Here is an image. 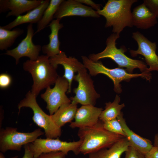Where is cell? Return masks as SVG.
<instances>
[{
  "label": "cell",
  "mask_w": 158,
  "mask_h": 158,
  "mask_svg": "<svg viewBox=\"0 0 158 158\" xmlns=\"http://www.w3.org/2000/svg\"><path fill=\"white\" fill-rule=\"evenodd\" d=\"M78 135L82 141L79 152L84 154L109 148L125 137L106 130L104 127L103 122L99 120L93 126L79 128Z\"/></svg>",
  "instance_id": "obj_1"
},
{
  "label": "cell",
  "mask_w": 158,
  "mask_h": 158,
  "mask_svg": "<svg viewBox=\"0 0 158 158\" xmlns=\"http://www.w3.org/2000/svg\"><path fill=\"white\" fill-rule=\"evenodd\" d=\"M137 0H109L102 9L97 11L106 19L105 28L113 27L112 32L120 34L126 27L133 25L131 7Z\"/></svg>",
  "instance_id": "obj_2"
},
{
  "label": "cell",
  "mask_w": 158,
  "mask_h": 158,
  "mask_svg": "<svg viewBox=\"0 0 158 158\" xmlns=\"http://www.w3.org/2000/svg\"><path fill=\"white\" fill-rule=\"evenodd\" d=\"M46 55L40 56L35 60H27L23 64V69L30 73L33 80L31 92L36 97L44 89L54 85L59 75L56 69Z\"/></svg>",
  "instance_id": "obj_3"
},
{
  "label": "cell",
  "mask_w": 158,
  "mask_h": 158,
  "mask_svg": "<svg viewBox=\"0 0 158 158\" xmlns=\"http://www.w3.org/2000/svg\"><path fill=\"white\" fill-rule=\"evenodd\" d=\"M120 37V34L113 33L107 39L106 47L101 52L90 54L89 59L96 62L101 59L109 58L114 61L120 68H125L129 73H133L134 70L139 68L142 73H150L147 71V65L142 61L134 59L127 56L125 53L127 49L124 46L118 49L116 46V41Z\"/></svg>",
  "instance_id": "obj_4"
},
{
  "label": "cell",
  "mask_w": 158,
  "mask_h": 158,
  "mask_svg": "<svg viewBox=\"0 0 158 158\" xmlns=\"http://www.w3.org/2000/svg\"><path fill=\"white\" fill-rule=\"evenodd\" d=\"M83 63L85 68L88 69L91 76H95L99 74L107 76L113 81L114 84V91L117 93L121 92V86L120 84L122 81L128 82L131 79L140 77L150 81L152 79V74L142 73L140 74H132L128 73L122 68H109L105 66L100 61H93L86 56H81Z\"/></svg>",
  "instance_id": "obj_5"
},
{
  "label": "cell",
  "mask_w": 158,
  "mask_h": 158,
  "mask_svg": "<svg viewBox=\"0 0 158 158\" xmlns=\"http://www.w3.org/2000/svg\"><path fill=\"white\" fill-rule=\"evenodd\" d=\"M36 97L31 91H29L26 94L25 97L18 104V114L22 107L31 108L33 112L32 119L34 122L44 130L46 138H59L61 134V128L58 126L54 122L51 115L47 114L42 109L37 102Z\"/></svg>",
  "instance_id": "obj_6"
},
{
  "label": "cell",
  "mask_w": 158,
  "mask_h": 158,
  "mask_svg": "<svg viewBox=\"0 0 158 158\" xmlns=\"http://www.w3.org/2000/svg\"><path fill=\"white\" fill-rule=\"evenodd\" d=\"M44 133L40 128L28 133L19 132L17 129L11 127L0 130V151L5 153L8 150L20 151L23 146L34 141Z\"/></svg>",
  "instance_id": "obj_7"
},
{
  "label": "cell",
  "mask_w": 158,
  "mask_h": 158,
  "mask_svg": "<svg viewBox=\"0 0 158 158\" xmlns=\"http://www.w3.org/2000/svg\"><path fill=\"white\" fill-rule=\"evenodd\" d=\"M73 80L78 82V85L73 89L75 95L70 97L71 102L82 105L95 106L100 95L96 91L94 81L88 73L87 69L85 68L78 71L75 75Z\"/></svg>",
  "instance_id": "obj_8"
},
{
  "label": "cell",
  "mask_w": 158,
  "mask_h": 158,
  "mask_svg": "<svg viewBox=\"0 0 158 158\" xmlns=\"http://www.w3.org/2000/svg\"><path fill=\"white\" fill-rule=\"evenodd\" d=\"M82 141L67 142L56 138H37L33 142L29 144L30 150L34 158H37L43 153L55 152H62L68 154L72 151L75 154H79V151Z\"/></svg>",
  "instance_id": "obj_9"
},
{
  "label": "cell",
  "mask_w": 158,
  "mask_h": 158,
  "mask_svg": "<svg viewBox=\"0 0 158 158\" xmlns=\"http://www.w3.org/2000/svg\"><path fill=\"white\" fill-rule=\"evenodd\" d=\"M54 87L46 89L41 95V98L47 103L46 109L50 115L53 114L62 105L71 101L66 95L69 89V83L64 77L59 75Z\"/></svg>",
  "instance_id": "obj_10"
},
{
  "label": "cell",
  "mask_w": 158,
  "mask_h": 158,
  "mask_svg": "<svg viewBox=\"0 0 158 158\" xmlns=\"http://www.w3.org/2000/svg\"><path fill=\"white\" fill-rule=\"evenodd\" d=\"M132 37L137 42L138 48L136 50H130L131 56L135 57L138 54L143 56L146 65L149 66L147 72L157 71L158 72V56L156 53V43L149 40L139 31L133 32Z\"/></svg>",
  "instance_id": "obj_11"
},
{
  "label": "cell",
  "mask_w": 158,
  "mask_h": 158,
  "mask_svg": "<svg viewBox=\"0 0 158 158\" xmlns=\"http://www.w3.org/2000/svg\"><path fill=\"white\" fill-rule=\"evenodd\" d=\"M27 29L25 37L17 46L2 54L13 57L16 60V65L18 64L20 59L23 57H27L31 60H36L40 56V52L42 50V47L41 45H35L32 42V38L35 34L32 24H30Z\"/></svg>",
  "instance_id": "obj_12"
},
{
  "label": "cell",
  "mask_w": 158,
  "mask_h": 158,
  "mask_svg": "<svg viewBox=\"0 0 158 158\" xmlns=\"http://www.w3.org/2000/svg\"><path fill=\"white\" fill-rule=\"evenodd\" d=\"M75 16L96 18L100 17L97 11L84 5L77 0H63L55 13L54 18L61 20L65 17Z\"/></svg>",
  "instance_id": "obj_13"
},
{
  "label": "cell",
  "mask_w": 158,
  "mask_h": 158,
  "mask_svg": "<svg viewBox=\"0 0 158 158\" xmlns=\"http://www.w3.org/2000/svg\"><path fill=\"white\" fill-rule=\"evenodd\" d=\"M49 60L50 63L56 68L59 65L63 66L64 69L63 77L68 80L69 83V89L67 92L71 93L75 73L85 68L84 65L74 57H68L65 53L62 51L49 58Z\"/></svg>",
  "instance_id": "obj_14"
},
{
  "label": "cell",
  "mask_w": 158,
  "mask_h": 158,
  "mask_svg": "<svg viewBox=\"0 0 158 158\" xmlns=\"http://www.w3.org/2000/svg\"><path fill=\"white\" fill-rule=\"evenodd\" d=\"M103 110L102 108L92 105H82L78 108L75 121L71 123L69 126L72 128L93 126L97 123L100 115Z\"/></svg>",
  "instance_id": "obj_15"
},
{
  "label": "cell",
  "mask_w": 158,
  "mask_h": 158,
  "mask_svg": "<svg viewBox=\"0 0 158 158\" xmlns=\"http://www.w3.org/2000/svg\"><path fill=\"white\" fill-rule=\"evenodd\" d=\"M44 0H0V13L10 10L6 17H16L25 12L33 9L40 5Z\"/></svg>",
  "instance_id": "obj_16"
},
{
  "label": "cell",
  "mask_w": 158,
  "mask_h": 158,
  "mask_svg": "<svg viewBox=\"0 0 158 158\" xmlns=\"http://www.w3.org/2000/svg\"><path fill=\"white\" fill-rule=\"evenodd\" d=\"M117 118L122 127L130 146L144 155L152 149L153 146L150 140L141 137L131 130L123 118L122 113Z\"/></svg>",
  "instance_id": "obj_17"
},
{
  "label": "cell",
  "mask_w": 158,
  "mask_h": 158,
  "mask_svg": "<svg viewBox=\"0 0 158 158\" xmlns=\"http://www.w3.org/2000/svg\"><path fill=\"white\" fill-rule=\"evenodd\" d=\"M133 25L137 28L147 29L157 23V18L144 3L137 6L132 12Z\"/></svg>",
  "instance_id": "obj_18"
},
{
  "label": "cell",
  "mask_w": 158,
  "mask_h": 158,
  "mask_svg": "<svg viewBox=\"0 0 158 158\" xmlns=\"http://www.w3.org/2000/svg\"><path fill=\"white\" fill-rule=\"evenodd\" d=\"M50 1L44 0L42 3L36 8L28 11L24 15L17 17L13 21L2 27L6 29L11 30L14 27L23 24L38 23L48 6Z\"/></svg>",
  "instance_id": "obj_19"
},
{
  "label": "cell",
  "mask_w": 158,
  "mask_h": 158,
  "mask_svg": "<svg viewBox=\"0 0 158 158\" xmlns=\"http://www.w3.org/2000/svg\"><path fill=\"white\" fill-rule=\"evenodd\" d=\"M61 19L53 20L48 25L51 30V33L49 35V42L42 47L43 53L49 57H53L59 54L62 51L60 49V45L58 36L59 30L63 27V24L60 23Z\"/></svg>",
  "instance_id": "obj_20"
},
{
  "label": "cell",
  "mask_w": 158,
  "mask_h": 158,
  "mask_svg": "<svg viewBox=\"0 0 158 158\" xmlns=\"http://www.w3.org/2000/svg\"><path fill=\"white\" fill-rule=\"evenodd\" d=\"M130 146L126 137L117 141L110 147L102 149L89 154V158H120Z\"/></svg>",
  "instance_id": "obj_21"
},
{
  "label": "cell",
  "mask_w": 158,
  "mask_h": 158,
  "mask_svg": "<svg viewBox=\"0 0 158 158\" xmlns=\"http://www.w3.org/2000/svg\"><path fill=\"white\" fill-rule=\"evenodd\" d=\"M78 109L77 104L71 102L66 103L61 106L51 116L55 124L61 128L66 123L72 122Z\"/></svg>",
  "instance_id": "obj_22"
},
{
  "label": "cell",
  "mask_w": 158,
  "mask_h": 158,
  "mask_svg": "<svg viewBox=\"0 0 158 158\" xmlns=\"http://www.w3.org/2000/svg\"><path fill=\"white\" fill-rule=\"evenodd\" d=\"M120 102V98L117 95L112 102H106L105 109L100 115L99 120L104 122L117 118L122 113L121 110L125 106L124 103L119 104Z\"/></svg>",
  "instance_id": "obj_23"
},
{
  "label": "cell",
  "mask_w": 158,
  "mask_h": 158,
  "mask_svg": "<svg viewBox=\"0 0 158 158\" xmlns=\"http://www.w3.org/2000/svg\"><path fill=\"white\" fill-rule=\"evenodd\" d=\"M63 0H51L49 4L44 11L42 16L38 23L37 30L35 34L40 32L48 26L53 20L54 15Z\"/></svg>",
  "instance_id": "obj_24"
},
{
  "label": "cell",
  "mask_w": 158,
  "mask_h": 158,
  "mask_svg": "<svg viewBox=\"0 0 158 158\" xmlns=\"http://www.w3.org/2000/svg\"><path fill=\"white\" fill-rule=\"evenodd\" d=\"M24 32L23 29L16 28L11 30L0 26V49L6 50L11 46L16 40Z\"/></svg>",
  "instance_id": "obj_25"
},
{
  "label": "cell",
  "mask_w": 158,
  "mask_h": 158,
  "mask_svg": "<svg viewBox=\"0 0 158 158\" xmlns=\"http://www.w3.org/2000/svg\"><path fill=\"white\" fill-rule=\"evenodd\" d=\"M103 124L104 127L107 130L125 137L122 127L117 118L103 122Z\"/></svg>",
  "instance_id": "obj_26"
},
{
  "label": "cell",
  "mask_w": 158,
  "mask_h": 158,
  "mask_svg": "<svg viewBox=\"0 0 158 158\" xmlns=\"http://www.w3.org/2000/svg\"><path fill=\"white\" fill-rule=\"evenodd\" d=\"M143 3L158 18V0H144Z\"/></svg>",
  "instance_id": "obj_27"
},
{
  "label": "cell",
  "mask_w": 158,
  "mask_h": 158,
  "mask_svg": "<svg viewBox=\"0 0 158 158\" xmlns=\"http://www.w3.org/2000/svg\"><path fill=\"white\" fill-rule=\"evenodd\" d=\"M12 79L11 76L6 73H2L0 75V87L4 89L9 87L11 84Z\"/></svg>",
  "instance_id": "obj_28"
},
{
  "label": "cell",
  "mask_w": 158,
  "mask_h": 158,
  "mask_svg": "<svg viewBox=\"0 0 158 158\" xmlns=\"http://www.w3.org/2000/svg\"><path fill=\"white\" fill-rule=\"evenodd\" d=\"M125 153V158H145L144 155L131 146L129 147Z\"/></svg>",
  "instance_id": "obj_29"
},
{
  "label": "cell",
  "mask_w": 158,
  "mask_h": 158,
  "mask_svg": "<svg viewBox=\"0 0 158 158\" xmlns=\"http://www.w3.org/2000/svg\"><path fill=\"white\" fill-rule=\"evenodd\" d=\"M67 154L62 152H51L42 154L37 158H64Z\"/></svg>",
  "instance_id": "obj_30"
},
{
  "label": "cell",
  "mask_w": 158,
  "mask_h": 158,
  "mask_svg": "<svg viewBox=\"0 0 158 158\" xmlns=\"http://www.w3.org/2000/svg\"><path fill=\"white\" fill-rule=\"evenodd\" d=\"M78 1L82 4H84L91 6L93 9H95L96 11L100 10L101 5L97 4L91 0H77Z\"/></svg>",
  "instance_id": "obj_31"
},
{
  "label": "cell",
  "mask_w": 158,
  "mask_h": 158,
  "mask_svg": "<svg viewBox=\"0 0 158 158\" xmlns=\"http://www.w3.org/2000/svg\"><path fill=\"white\" fill-rule=\"evenodd\" d=\"M144 155L145 158H158V147L153 146Z\"/></svg>",
  "instance_id": "obj_32"
},
{
  "label": "cell",
  "mask_w": 158,
  "mask_h": 158,
  "mask_svg": "<svg viewBox=\"0 0 158 158\" xmlns=\"http://www.w3.org/2000/svg\"><path fill=\"white\" fill-rule=\"evenodd\" d=\"M24 149V153L22 158H34L33 154L30 150L29 144L23 146Z\"/></svg>",
  "instance_id": "obj_33"
},
{
  "label": "cell",
  "mask_w": 158,
  "mask_h": 158,
  "mask_svg": "<svg viewBox=\"0 0 158 158\" xmlns=\"http://www.w3.org/2000/svg\"><path fill=\"white\" fill-rule=\"evenodd\" d=\"M153 146L158 147V134L155 135L154 138Z\"/></svg>",
  "instance_id": "obj_34"
},
{
  "label": "cell",
  "mask_w": 158,
  "mask_h": 158,
  "mask_svg": "<svg viewBox=\"0 0 158 158\" xmlns=\"http://www.w3.org/2000/svg\"><path fill=\"white\" fill-rule=\"evenodd\" d=\"M18 158V156H14L10 157L9 158ZM0 158H5L3 154V153L1 152H0Z\"/></svg>",
  "instance_id": "obj_35"
}]
</instances>
